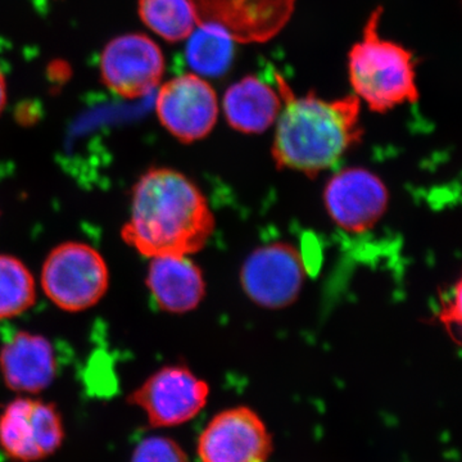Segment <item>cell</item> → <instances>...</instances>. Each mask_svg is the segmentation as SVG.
Returning a JSON list of instances; mask_svg holds the SVG:
<instances>
[{
	"mask_svg": "<svg viewBox=\"0 0 462 462\" xmlns=\"http://www.w3.org/2000/svg\"><path fill=\"white\" fill-rule=\"evenodd\" d=\"M214 230V214L199 188L178 170L153 167L134 185L121 236L142 256H190Z\"/></svg>",
	"mask_w": 462,
	"mask_h": 462,
	"instance_id": "6da1fadb",
	"label": "cell"
},
{
	"mask_svg": "<svg viewBox=\"0 0 462 462\" xmlns=\"http://www.w3.org/2000/svg\"><path fill=\"white\" fill-rule=\"evenodd\" d=\"M275 79L282 100L272 148L276 165L306 175L337 165L363 138L361 100L355 94L337 99L315 93L296 97L278 72Z\"/></svg>",
	"mask_w": 462,
	"mask_h": 462,
	"instance_id": "7a4b0ae2",
	"label": "cell"
},
{
	"mask_svg": "<svg viewBox=\"0 0 462 462\" xmlns=\"http://www.w3.org/2000/svg\"><path fill=\"white\" fill-rule=\"evenodd\" d=\"M383 8L367 18L361 41L348 51V78L354 94L373 112L385 114L420 98L415 57L402 44L379 33Z\"/></svg>",
	"mask_w": 462,
	"mask_h": 462,
	"instance_id": "3957f363",
	"label": "cell"
},
{
	"mask_svg": "<svg viewBox=\"0 0 462 462\" xmlns=\"http://www.w3.org/2000/svg\"><path fill=\"white\" fill-rule=\"evenodd\" d=\"M41 282L45 296L58 309L81 312L107 293L109 270L96 248L83 242H66L45 258Z\"/></svg>",
	"mask_w": 462,
	"mask_h": 462,
	"instance_id": "277c9868",
	"label": "cell"
},
{
	"mask_svg": "<svg viewBox=\"0 0 462 462\" xmlns=\"http://www.w3.org/2000/svg\"><path fill=\"white\" fill-rule=\"evenodd\" d=\"M65 438V422L54 403L23 394L0 411V449L11 461L47 460Z\"/></svg>",
	"mask_w": 462,
	"mask_h": 462,
	"instance_id": "5b68a950",
	"label": "cell"
},
{
	"mask_svg": "<svg viewBox=\"0 0 462 462\" xmlns=\"http://www.w3.org/2000/svg\"><path fill=\"white\" fill-rule=\"evenodd\" d=\"M208 397L205 380L187 366L171 365L148 376L127 401L142 410L152 428L161 430L193 420L205 409Z\"/></svg>",
	"mask_w": 462,
	"mask_h": 462,
	"instance_id": "8992f818",
	"label": "cell"
},
{
	"mask_svg": "<svg viewBox=\"0 0 462 462\" xmlns=\"http://www.w3.org/2000/svg\"><path fill=\"white\" fill-rule=\"evenodd\" d=\"M297 0H190L197 26L240 44L266 42L288 25Z\"/></svg>",
	"mask_w": 462,
	"mask_h": 462,
	"instance_id": "52a82bcc",
	"label": "cell"
},
{
	"mask_svg": "<svg viewBox=\"0 0 462 462\" xmlns=\"http://www.w3.org/2000/svg\"><path fill=\"white\" fill-rule=\"evenodd\" d=\"M165 69L162 50L145 33L116 36L100 53L102 83L125 99L143 98L157 89Z\"/></svg>",
	"mask_w": 462,
	"mask_h": 462,
	"instance_id": "ba28073f",
	"label": "cell"
},
{
	"mask_svg": "<svg viewBox=\"0 0 462 462\" xmlns=\"http://www.w3.org/2000/svg\"><path fill=\"white\" fill-rule=\"evenodd\" d=\"M156 114L167 133L179 142L190 144L202 141L215 129L220 103L206 79L191 72L161 85Z\"/></svg>",
	"mask_w": 462,
	"mask_h": 462,
	"instance_id": "9c48e42d",
	"label": "cell"
},
{
	"mask_svg": "<svg viewBox=\"0 0 462 462\" xmlns=\"http://www.w3.org/2000/svg\"><path fill=\"white\" fill-rule=\"evenodd\" d=\"M273 451L269 428L247 406L218 412L206 425L197 442L200 462H267Z\"/></svg>",
	"mask_w": 462,
	"mask_h": 462,
	"instance_id": "30bf717a",
	"label": "cell"
},
{
	"mask_svg": "<svg viewBox=\"0 0 462 462\" xmlns=\"http://www.w3.org/2000/svg\"><path fill=\"white\" fill-rule=\"evenodd\" d=\"M306 266L293 245L273 243L256 249L245 261L240 282L247 296L266 309L293 303L303 287Z\"/></svg>",
	"mask_w": 462,
	"mask_h": 462,
	"instance_id": "8fae6325",
	"label": "cell"
},
{
	"mask_svg": "<svg viewBox=\"0 0 462 462\" xmlns=\"http://www.w3.org/2000/svg\"><path fill=\"white\" fill-rule=\"evenodd\" d=\"M384 182L365 169H345L330 179L324 199L330 217L349 233H364L378 223L388 206Z\"/></svg>",
	"mask_w": 462,
	"mask_h": 462,
	"instance_id": "7c38bea8",
	"label": "cell"
},
{
	"mask_svg": "<svg viewBox=\"0 0 462 462\" xmlns=\"http://www.w3.org/2000/svg\"><path fill=\"white\" fill-rule=\"evenodd\" d=\"M53 346L41 334L18 331L0 348V375L11 391L35 396L56 379Z\"/></svg>",
	"mask_w": 462,
	"mask_h": 462,
	"instance_id": "4fadbf2b",
	"label": "cell"
},
{
	"mask_svg": "<svg viewBox=\"0 0 462 462\" xmlns=\"http://www.w3.org/2000/svg\"><path fill=\"white\" fill-rule=\"evenodd\" d=\"M145 284L161 310L185 314L197 309L206 294V282L189 256L151 258Z\"/></svg>",
	"mask_w": 462,
	"mask_h": 462,
	"instance_id": "5bb4252c",
	"label": "cell"
},
{
	"mask_svg": "<svg viewBox=\"0 0 462 462\" xmlns=\"http://www.w3.org/2000/svg\"><path fill=\"white\" fill-rule=\"evenodd\" d=\"M282 100L276 88L256 76L243 78L225 91L223 111L227 124L242 134H263L275 125Z\"/></svg>",
	"mask_w": 462,
	"mask_h": 462,
	"instance_id": "9a60e30c",
	"label": "cell"
},
{
	"mask_svg": "<svg viewBox=\"0 0 462 462\" xmlns=\"http://www.w3.org/2000/svg\"><path fill=\"white\" fill-rule=\"evenodd\" d=\"M138 14L151 32L169 42L187 41L197 27L190 0H138Z\"/></svg>",
	"mask_w": 462,
	"mask_h": 462,
	"instance_id": "2e32d148",
	"label": "cell"
},
{
	"mask_svg": "<svg viewBox=\"0 0 462 462\" xmlns=\"http://www.w3.org/2000/svg\"><path fill=\"white\" fill-rule=\"evenodd\" d=\"M187 41L185 58L193 74L218 78L230 69L236 54V42L226 36L197 26Z\"/></svg>",
	"mask_w": 462,
	"mask_h": 462,
	"instance_id": "e0dca14e",
	"label": "cell"
},
{
	"mask_svg": "<svg viewBox=\"0 0 462 462\" xmlns=\"http://www.w3.org/2000/svg\"><path fill=\"white\" fill-rule=\"evenodd\" d=\"M36 300V282L25 263L0 254V320L29 311Z\"/></svg>",
	"mask_w": 462,
	"mask_h": 462,
	"instance_id": "ac0fdd59",
	"label": "cell"
},
{
	"mask_svg": "<svg viewBox=\"0 0 462 462\" xmlns=\"http://www.w3.org/2000/svg\"><path fill=\"white\" fill-rule=\"evenodd\" d=\"M129 462H190L187 452L172 438L149 436L134 447Z\"/></svg>",
	"mask_w": 462,
	"mask_h": 462,
	"instance_id": "d6986e66",
	"label": "cell"
},
{
	"mask_svg": "<svg viewBox=\"0 0 462 462\" xmlns=\"http://www.w3.org/2000/svg\"><path fill=\"white\" fill-rule=\"evenodd\" d=\"M448 300H446V305H443L442 314L440 319L445 322L447 327H454V324H460L461 319V287L460 282H457L454 291H452V296L447 297Z\"/></svg>",
	"mask_w": 462,
	"mask_h": 462,
	"instance_id": "ffe728a7",
	"label": "cell"
},
{
	"mask_svg": "<svg viewBox=\"0 0 462 462\" xmlns=\"http://www.w3.org/2000/svg\"><path fill=\"white\" fill-rule=\"evenodd\" d=\"M7 80H5V76L0 69V115L3 114L5 106H7Z\"/></svg>",
	"mask_w": 462,
	"mask_h": 462,
	"instance_id": "44dd1931",
	"label": "cell"
}]
</instances>
